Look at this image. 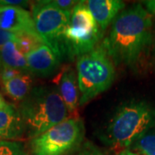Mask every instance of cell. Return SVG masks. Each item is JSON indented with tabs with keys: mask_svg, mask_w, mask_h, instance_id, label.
Segmentation results:
<instances>
[{
	"mask_svg": "<svg viewBox=\"0 0 155 155\" xmlns=\"http://www.w3.org/2000/svg\"><path fill=\"white\" fill-rule=\"evenodd\" d=\"M152 15L140 4L127 8L115 18L103 42L114 64L134 66L152 41Z\"/></svg>",
	"mask_w": 155,
	"mask_h": 155,
	"instance_id": "cell-1",
	"label": "cell"
},
{
	"mask_svg": "<svg viewBox=\"0 0 155 155\" xmlns=\"http://www.w3.org/2000/svg\"><path fill=\"white\" fill-rule=\"evenodd\" d=\"M154 127L155 108L145 101H130L116 110L98 136L112 149L123 151Z\"/></svg>",
	"mask_w": 155,
	"mask_h": 155,
	"instance_id": "cell-2",
	"label": "cell"
},
{
	"mask_svg": "<svg viewBox=\"0 0 155 155\" xmlns=\"http://www.w3.org/2000/svg\"><path fill=\"white\" fill-rule=\"evenodd\" d=\"M25 126V134L33 139L65 121L69 112L58 89L36 86L17 107Z\"/></svg>",
	"mask_w": 155,
	"mask_h": 155,
	"instance_id": "cell-3",
	"label": "cell"
},
{
	"mask_svg": "<svg viewBox=\"0 0 155 155\" xmlns=\"http://www.w3.org/2000/svg\"><path fill=\"white\" fill-rule=\"evenodd\" d=\"M115 76L114 63L102 46L79 56L77 60L79 106L107 91Z\"/></svg>",
	"mask_w": 155,
	"mask_h": 155,
	"instance_id": "cell-4",
	"label": "cell"
},
{
	"mask_svg": "<svg viewBox=\"0 0 155 155\" xmlns=\"http://www.w3.org/2000/svg\"><path fill=\"white\" fill-rule=\"evenodd\" d=\"M103 32L84 1H78L63 35V54L79 57L96 48Z\"/></svg>",
	"mask_w": 155,
	"mask_h": 155,
	"instance_id": "cell-5",
	"label": "cell"
},
{
	"mask_svg": "<svg viewBox=\"0 0 155 155\" xmlns=\"http://www.w3.org/2000/svg\"><path fill=\"white\" fill-rule=\"evenodd\" d=\"M84 132L82 119L68 117L31 139V153L33 155H67L83 143Z\"/></svg>",
	"mask_w": 155,
	"mask_h": 155,
	"instance_id": "cell-6",
	"label": "cell"
},
{
	"mask_svg": "<svg viewBox=\"0 0 155 155\" xmlns=\"http://www.w3.org/2000/svg\"><path fill=\"white\" fill-rule=\"evenodd\" d=\"M72 12L63 11L52 5L48 0L38 1L32 5L35 29L44 44L48 45L62 58L63 35Z\"/></svg>",
	"mask_w": 155,
	"mask_h": 155,
	"instance_id": "cell-7",
	"label": "cell"
},
{
	"mask_svg": "<svg viewBox=\"0 0 155 155\" xmlns=\"http://www.w3.org/2000/svg\"><path fill=\"white\" fill-rule=\"evenodd\" d=\"M25 58L29 73L37 77H48L54 74L58 70L62 59L46 44L39 45L28 53Z\"/></svg>",
	"mask_w": 155,
	"mask_h": 155,
	"instance_id": "cell-8",
	"label": "cell"
},
{
	"mask_svg": "<svg viewBox=\"0 0 155 155\" xmlns=\"http://www.w3.org/2000/svg\"><path fill=\"white\" fill-rule=\"evenodd\" d=\"M0 28L11 33L38 35L31 13L19 6H0Z\"/></svg>",
	"mask_w": 155,
	"mask_h": 155,
	"instance_id": "cell-9",
	"label": "cell"
},
{
	"mask_svg": "<svg viewBox=\"0 0 155 155\" xmlns=\"http://www.w3.org/2000/svg\"><path fill=\"white\" fill-rule=\"evenodd\" d=\"M58 91L63 99L69 114L77 112L79 106V90L77 73L72 67H66L57 79Z\"/></svg>",
	"mask_w": 155,
	"mask_h": 155,
	"instance_id": "cell-10",
	"label": "cell"
},
{
	"mask_svg": "<svg viewBox=\"0 0 155 155\" xmlns=\"http://www.w3.org/2000/svg\"><path fill=\"white\" fill-rule=\"evenodd\" d=\"M25 135V126L18 108L8 104L0 110V139L14 140Z\"/></svg>",
	"mask_w": 155,
	"mask_h": 155,
	"instance_id": "cell-11",
	"label": "cell"
},
{
	"mask_svg": "<svg viewBox=\"0 0 155 155\" xmlns=\"http://www.w3.org/2000/svg\"><path fill=\"white\" fill-rule=\"evenodd\" d=\"M84 2L102 32L125 7L124 2L121 0H89Z\"/></svg>",
	"mask_w": 155,
	"mask_h": 155,
	"instance_id": "cell-12",
	"label": "cell"
},
{
	"mask_svg": "<svg viewBox=\"0 0 155 155\" xmlns=\"http://www.w3.org/2000/svg\"><path fill=\"white\" fill-rule=\"evenodd\" d=\"M4 67L29 73L25 55L19 49L16 41L6 42L0 49V69Z\"/></svg>",
	"mask_w": 155,
	"mask_h": 155,
	"instance_id": "cell-13",
	"label": "cell"
},
{
	"mask_svg": "<svg viewBox=\"0 0 155 155\" xmlns=\"http://www.w3.org/2000/svg\"><path fill=\"white\" fill-rule=\"evenodd\" d=\"M1 84L5 93L9 97L20 103L28 97L34 88L32 75L28 72H23L21 75Z\"/></svg>",
	"mask_w": 155,
	"mask_h": 155,
	"instance_id": "cell-14",
	"label": "cell"
},
{
	"mask_svg": "<svg viewBox=\"0 0 155 155\" xmlns=\"http://www.w3.org/2000/svg\"><path fill=\"white\" fill-rule=\"evenodd\" d=\"M130 147L132 152L140 155H155V128L135 140Z\"/></svg>",
	"mask_w": 155,
	"mask_h": 155,
	"instance_id": "cell-15",
	"label": "cell"
},
{
	"mask_svg": "<svg viewBox=\"0 0 155 155\" xmlns=\"http://www.w3.org/2000/svg\"><path fill=\"white\" fill-rule=\"evenodd\" d=\"M16 42L24 55L38 47L39 45L44 44L40 36L28 33H17Z\"/></svg>",
	"mask_w": 155,
	"mask_h": 155,
	"instance_id": "cell-16",
	"label": "cell"
},
{
	"mask_svg": "<svg viewBox=\"0 0 155 155\" xmlns=\"http://www.w3.org/2000/svg\"><path fill=\"white\" fill-rule=\"evenodd\" d=\"M0 155H28V153L21 142L0 140Z\"/></svg>",
	"mask_w": 155,
	"mask_h": 155,
	"instance_id": "cell-17",
	"label": "cell"
},
{
	"mask_svg": "<svg viewBox=\"0 0 155 155\" xmlns=\"http://www.w3.org/2000/svg\"><path fill=\"white\" fill-rule=\"evenodd\" d=\"M67 155H105V153L92 142L86 141Z\"/></svg>",
	"mask_w": 155,
	"mask_h": 155,
	"instance_id": "cell-18",
	"label": "cell"
},
{
	"mask_svg": "<svg viewBox=\"0 0 155 155\" xmlns=\"http://www.w3.org/2000/svg\"><path fill=\"white\" fill-rule=\"evenodd\" d=\"M52 5L60 9L61 11L72 12L78 1L74 0H48Z\"/></svg>",
	"mask_w": 155,
	"mask_h": 155,
	"instance_id": "cell-19",
	"label": "cell"
},
{
	"mask_svg": "<svg viewBox=\"0 0 155 155\" xmlns=\"http://www.w3.org/2000/svg\"><path fill=\"white\" fill-rule=\"evenodd\" d=\"M22 73H23V72L13 69V68L4 67V68L0 69V83L3 84L5 82H7L12 78L21 75Z\"/></svg>",
	"mask_w": 155,
	"mask_h": 155,
	"instance_id": "cell-20",
	"label": "cell"
},
{
	"mask_svg": "<svg viewBox=\"0 0 155 155\" xmlns=\"http://www.w3.org/2000/svg\"><path fill=\"white\" fill-rule=\"evenodd\" d=\"M17 33H11L8 32L0 28V49L6 42L10 41H16L17 40Z\"/></svg>",
	"mask_w": 155,
	"mask_h": 155,
	"instance_id": "cell-21",
	"label": "cell"
},
{
	"mask_svg": "<svg viewBox=\"0 0 155 155\" xmlns=\"http://www.w3.org/2000/svg\"><path fill=\"white\" fill-rule=\"evenodd\" d=\"M28 5V2L24 0H0V6H19L22 8Z\"/></svg>",
	"mask_w": 155,
	"mask_h": 155,
	"instance_id": "cell-22",
	"label": "cell"
},
{
	"mask_svg": "<svg viewBox=\"0 0 155 155\" xmlns=\"http://www.w3.org/2000/svg\"><path fill=\"white\" fill-rule=\"evenodd\" d=\"M144 4L147 7V10L149 11L150 13L155 14V0L145 1Z\"/></svg>",
	"mask_w": 155,
	"mask_h": 155,
	"instance_id": "cell-23",
	"label": "cell"
},
{
	"mask_svg": "<svg viewBox=\"0 0 155 155\" xmlns=\"http://www.w3.org/2000/svg\"><path fill=\"white\" fill-rule=\"evenodd\" d=\"M117 155H140V154L136 153H134V152H132L131 150L126 149V150H123V151H122V152H120V153H118Z\"/></svg>",
	"mask_w": 155,
	"mask_h": 155,
	"instance_id": "cell-24",
	"label": "cell"
},
{
	"mask_svg": "<svg viewBox=\"0 0 155 155\" xmlns=\"http://www.w3.org/2000/svg\"><path fill=\"white\" fill-rule=\"evenodd\" d=\"M8 104V103L6 102L5 98H4V97H3V95L0 94V110H2V109H4L5 107H6Z\"/></svg>",
	"mask_w": 155,
	"mask_h": 155,
	"instance_id": "cell-25",
	"label": "cell"
},
{
	"mask_svg": "<svg viewBox=\"0 0 155 155\" xmlns=\"http://www.w3.org/2000/svg\"><path fill=\"white\" fill-rule=\"evenodd\" d=\"M154 57H155V48H154Z\"/></svg>",
	"mask_w": 155,
	"mask_h": 155,
	"instance_id": "cell-26",
	"label": "cell"
}]
</instances>
